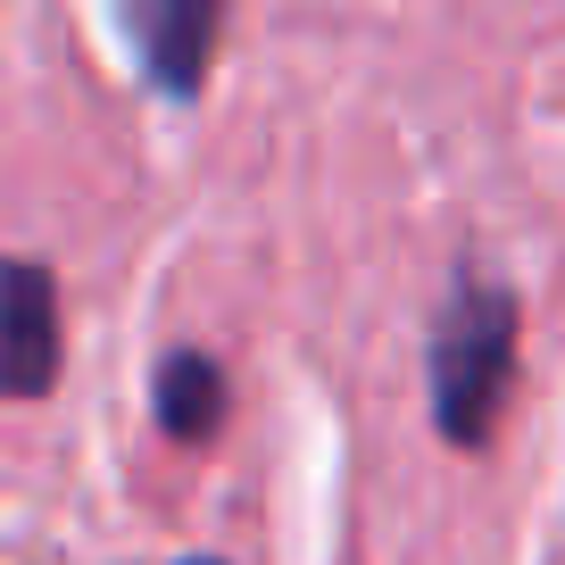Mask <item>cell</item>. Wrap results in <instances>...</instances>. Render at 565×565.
<instances>
[{"mask_svg": "<svg viewBox=\"0 0 565 565\" xmlns=\"http://www.w3.org/2000/svg\"><path fill=\"white\" fill-rule=\"evenodd\" d=\"M515 350H524V300L508 282L458 266L433 341H424V391H433V433L449 449H491L499 407L515 383Z\"/></svg>", "mask_w": 565, "mask_h": 565, "instance_id": "cell-1", "label": "cell"}, {"mask_svg": "<svg viewBox=\"0 0 565 565\" xmlns=\"http://www.w3.org/2000/svg\"><path fill=\"white\" fill-rule=\"evenodd\" d=\"M183 565H225V557H183Z\"/></svg>", "mask_w": 565, "mask_h": 565, "instance_id": "cell-5", "label": "cell"}, {"mask_svg": "<svg viewBox=\"0 0 565 565\" xmlns=\"http://www.w3.org/2000/svg\"><path fill=\"white\" fill-rule=\"evenodd\" d=\"M150 391H159V433H167V441L200 449V441H216V433H225L233 383H225V366H216L209 350H167Z\"/></svg>", "mask_w": 565, "mask_h": 565, "instance_id": "cell-4", "label": "cell"}, {"mask_svg": "<svg viewBox=\"0 0 565 565\" xmlns=\"http://www.w3.org/2000/svg\"><path fill=\"white\" fill-rule=\"evenodd\" d=\"M134 42L150 92L167 100H200L209 84V58H216V34H225V0H108Z\"/></svg>", "mask_w": 565, "mask_h": 565, "instance_id": "cell-3", "label": "cell"}, {"mask_svg": "<svg viewBox=\"0 0 565 565\" xmlns=\"http://www.w3.org/2000/svg\"><path fill=\"white\" fill-rule=\"evenodd\" d=\"M67 366L58 275L42 258H0V399H42Z\"/></svg>", "mask_w": 565, "mask_h": 565, "instance_id": "cell-2", "label": "cell"}]
</instances>
